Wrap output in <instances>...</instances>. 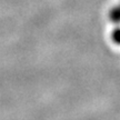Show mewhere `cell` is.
<instances>
[{"label": "cell", "instance_id": "6da1fadb", "mask_svg": "<svg viewBox=\"0 0 120 120\" xmlns=\"http://www.w3.org/2000/svg\"><path fill=\"white\" fill-rule=\"evenodd\" d=\"M111 39L112 41L117 45H120V28H117L112 31L111 34Z\"/></svg>", "mask_w": 120, "mask_h": 120}]
</instances>
